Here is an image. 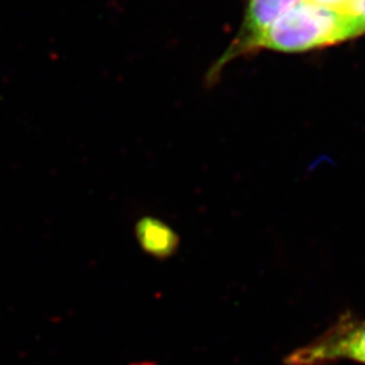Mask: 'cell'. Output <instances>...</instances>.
Returning a JSON list of instances; mask_svg holds the SVG:
<instances>
[{"label":"cell","mask_w":365,"mask_h":365,"mask_svg":"<svg viewBox=\"0 0 365 365\" xmlns=\"http://www.w3.org/2000/svg\"><path fill=\"white\" fill-rule=\"evenodd\" d=\"M354 38L346 14L303 0L268 30L261 41L260 52H313Z\"/></svg>","instance_id":"cell-1"},{"label":"cell","mask_w":365,"mask_h":365,"mask_svg":"<svg viewBox=\"0 0 365 365\" xmlns=\"http://www.w3.org/2000/svg\"><path fill=\"white\" fill-rule=\"evenodd\" d=\"M339 360L365 364V321H339L318 339L289 353L284 365H325Z\"/></svg>","instance_id":"cell-2"},{"label":"cell","mask_w":365,"mask_h":365,"mask_svg":"<svg viewBox=\"0 0 365 365\" xmlns=\"http://www.w3.org/2000/svg\"><path fill=\"white\" fill-rule=\"evenodd\" d=\"M303 0H249L241 27L229 48L210 71V80H217L223 68L237 58L260 52L261 41L274 24Z\"/></svg>","instance_id":"cell-3"},{"label":"cell","mask_w":365,"mask_h":365,"mask_svg":"<svg viewBox=\"0 0 365 365\" xmlns=\"http://www.w3.org/2000/svg\"><path fill=\"white\" fill-rule=\"evenodd\" d=\"M135 235L145 253L160 260L173 256L179 247L176 232L167 223L152 217H144L137 222Z\"/></svg>","instance_id":"cell-4"},{"label":"cell","mask_w":365,"mask_h":365,"mask_svg":"<svg viewBox=\"0 0 365 365\" xmlns=\"http://www.w3.org/2000/svg\"><path fill=\"white\" fill-rule=\"evenodd\" d=\"M346 15L352 22L356 38L365 34V0H352Z\"/></svg>","instance_id":"cell-5"},{"label":"cell","mask_w":365,"mask_h":365,"mask_svg":"<svg viewBox=\"0 0 365 365\" xmlns=\"http://www.w3.org/2000/svg\"><path fill=\"white\" fill-rule=\"evenodd\" d=\"M317 6H321V7H325V9H330V10H334V11H339V13L346 14L352 0H309Z\"/></svg>","instance_id":"cell-6"}]
</instances>
